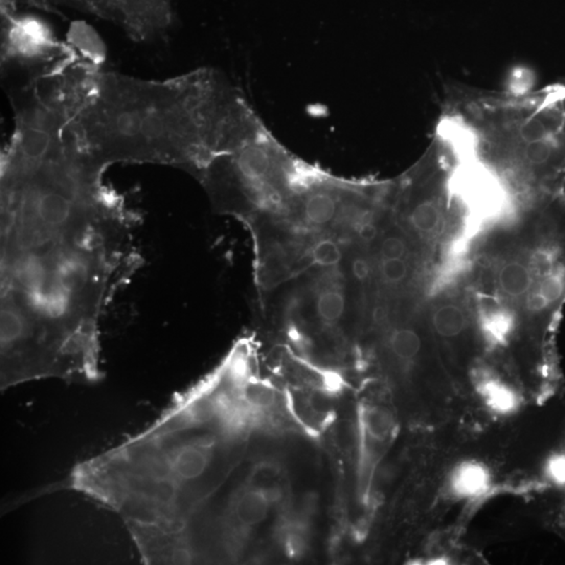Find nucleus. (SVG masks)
Returning a JSON list of instances; mask_svg holds the SVG:
<instances>
[{"instance_id":"obj_19","label":"nucleus","mask_w":565,"mask_h":565,"mask_svg":"<svg viewBox=\"0 0 565 565\" xmlns=\"http://www.w3.org/2000/svg\"><path fill=\"white\" fill-rule=\"evenodd\" d=\"M357 233H359V237L362 241L372 242L376 239L377 235H378V231H377V228L374 224L366 222V223L361 224V226H359Z\"/></svg>"},{"instance_id":"obj_2","label":"nucleus","mask_w":565,"mask_h":565,"mask_svg":"<svg viewBox=\"0 0 565 565\" xmlns=\"http://www.w3.org/2000/svg\"><path fill=\"white\" fill-rule=\"evenodd\" d=\"M78 145L105 171L121 163L180 168L196 177L267 126L223 73L167 80L95 69L71 121Z\"/></svg>"},{"instance_id":"obj_20","label":"nucleus","mask_w":565,"mask_h":565,"mask_svg":"<svg viewBox=\"0 0 565 565\" xmlns=\"http://www.w3.org/2000/svg\"><path fill=\"white\" fill-rule=\"evenodd\" d=\"M564 448H565V447H564ZM558 490H564L565 491V486H564V487L558 489ZM561 515H562V523H564V527H565V501H564V506H562Z\"/></svg>"},{"instance_id":"obj_3","label":"nucleus","mask_w":565,"mask_h":565,"mask_svg":"<svg viewBox=\"0 0 565 565\" xmlns=\"http://www.w3.org/2000/svg\"><path fill=\"white\" fill-rule=\"evenodd\" d=\"M437 134L459 161L479 165L507 192L509 174L540 193L562 189L565 86L525 93L453 87Z\"/></svg>"},{"instance_id":"obj_7","label":"nucleus","mask_w":565,"mask_h":565,"mask_svg":"<svg viewBox=\"0 0 565 565\" xmlns=\"http://www.w3.org/2000/svg\"><path fill=\"white\" fill-rule=\"evenodd\" d=\"M477 390L489 411L499 416H511L523 403L516 390L499 379H482Z\"/></svg>"},{"instance_id":"obj_13","label":"nucleus","mask_w":565,"mask_h":565,"mask_svg":"<svg viewBox=\"0 0 565 565\" xmlns=\"http://www.w3.org/2000/svg\"><path fill=\"white\" fill-rule=\"evenodd\" d=\"M316 310L322 322L334 324L344 315L346 298L339 290H324L318 296Z\"/></svg>"},{"instance_id":"obj_8","label":"nucleus","mask_w":565,"mask_h":565,"mask_svg":"<svg viewBox=\"0 0 565 565\" xmlns=\"http://www.w3.org/2000/svg\"><path fill=\"white\" fill-rule=\"evenodd\" d=\"M243 487L262 493L272 503L278 501L286 488L282 467L274 461L257 462L250 468Z\"/></svg>"},{"instance_id":"obj_5","label":"nucleus","mask_w":565,"mask_h":565,"mask_svg":"<svg viewBox=\"0 0 565 565\" xmlns=\"http://www.w3.org/2000/svg\"><path fill=\"white\" fill-rule=\"evenodd\" d=\"M272 501L257 491L242 487L231 495L221 518V537L231 540L233 532L252 529L266 520Z\"/></svg>"},{"instance_id":"obj_4","label":"nucleus","mask_w":565,"mask_h":565,"mask_svg":"<svg viewBox=\"0 0 565 565\" xmlns=\"http://www.w3.org/2000/svg\"><path fill=\"white\" fill-rule=\"evenodd\" d=\"M4 30L2 62L11 71H40L69 51V45L60 42L47 23L35 17L10 15Z\"/></svg>"},{"instance_id":"obj_17","label":"nucleus","mask_w":565,"mask_h":565,"mask_svg":"<svg viewBox=\"0 0 565 565\" xmlns=\"http://www.w3.org/2000/svg\"><path fill=\"white\" fill-rule=\"evenodd\" d=\"M407 246L402 238L390 235L383 240L380 254L383 259H403L407 255Z\"/></svg>"},{"instance_id":"obj_12","label":"nucleus","mask_w":565,"mask_h":565,"mask_svg":"<svg viewBox=\"0 0 565 565\" xmlns=\"http://www.w3.org/2000/svg\"><path fill=\"white\" fill-rule=\"evenodd\" d=\"M513 318L503 310H493L482 320L484 335L493 344H503L509 339L513 331Z\"/></svg>"},{"instance_id":"obj_1","label":"nucleus","mask_w":565,"mask_h":565,"mask_svg":"<svg viewBox=\"0 0 565 565\" xmlns=\"http://www.w3.org/2000/svg\"><path fill=\"white\" fill-rule=\"evenodd\" d=\"M69 130L13 133L0 169V385H95L134 216Z\"/></svg>"},{"instance_id":"obj_18","label":"nucleus","mask_w":565,"mask_h":565,"mask_svg":"<svg viewBox=\"0 0 565 565\" xmlns=\"http://www.w3.org/2000/svg\"><path fill=\"white\" fill-rule=\"evenodd\" d=\"M352 274L360 282L368 280L371 276V265L366 259L357 257L352 263Z\"/></svg>"},{"instance_id":"obj_11","label":"nucleus","mask_w":565,"mask_h":565,"mask_svg":"<svg viewBox=\"0 0 565 565\" xmlns=\"http://www.w3.org/2000/svg\"><path fill=\"white\" fill-rule=\"evenodd\" d=\"M433 326L436 332L443 337H457L466 329V313L458 305H442L433 312Z\"/></svg>"},{"instance_id":"obj_14","label":"nucleus","mask_w":565,"mask_h":565,"mask_svg":"<svg viewBox=\"0 0 565 565\" xmlns=\"http://www.w3.org/2000/svg\"><path fill=\"white\" fill-rule=\"evenodd\" d=\"M390 350L397 359L401 360L414 359L422 346V340L416 331L412 329H399L390 336Z\"/></svg>"},{"instance_id":"obj_10","label":"nucleus","mask_w":565,"mask_h":565,"mask_svg":"<svg viewBox=\"0 0 565 565\" xmlns=\"http://www.w3.org/2000/svg\"><path fill=\"white\" fill-rule=\"evenodd\" d=\"M535 276L528 263L512 261L499 270L497 281L503 294L513 298H525L533 286Z\"/></svg>"},{"instance_id":"obj_15","label":"nucleus","mask_w":565,"mask_h":565,"mask_svg":"<svg viewBox=\"0 0 565 565\" xmlns=\"http://www.w3.org/2000/svg\"><path fill=\"white\" fill-rule=\"evenodd\" d=\"M312 260L316 265L322 267H332L342 261V250L336 242L330 239L318 241L311 252Z\"/></svg>"},{"instance_id":"obj_9","label":"nucleus","mask_w":565,"mask_h":565,"mask_svg":"<svg viewBox=\"0 0 565 565\" xmlns=\"http://www.w3.org/2000/svg\"><path fill=\"white\" fill-rule=\"evenodd\" d=\"M437 191L436 187L433 193L425 192L422 195L417 196L418 199L409 211V220L412 228L423 235L435 233L442 222L443 211L440 202L442 196Z\"/></svg>"},{"instance_id":"obj_16","label":"nucleus","mask_w":565,"mask_h":565,"mask_svg":"<svg viewBox=\"0 0 565 565\" xmlns=\"http://www.w3.org/2000/svg\"><path fill=\"white\" fill-rule=\"evenodd\" d=\"M381 274L385 282L402 283L409 274V265L403 259H383L381 263Z\"/></svg>"},{"instance_id":"obj_6","label":"nucleus","mask_w":565,"mask_h":565,"mask_svg":"<svg viewBox=\"0 0 565 565\" xmlns=\"http://www.w3.org/2000/svg\"><path fill=\"white\" fill-rule=\"evenodd\" d=\"M493 485V475L485 462L468 460L459 462L448 477L449 493L458 499H479Z\"/></svg>"}]
</instances>
